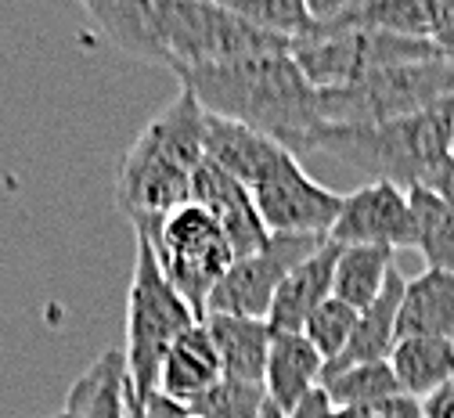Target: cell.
<instances>
[{
	"mask_svg": "<svg viewBox=\"0 0 454 418\" xmlns=\"http://www.w3.org/2000/svg\"><path fill=\"white\" fill-rule=\"evenodd\" d=\"M43 418H69V411L62 407V411H54V414H43Z\"/></svg>",
	"mask_w": 454,
	"mask_h": 418,
	"instance_id": "cell-37",
	"label": "cell"
},
{
	"mask_svg": "<svg viewBox=\"0 0 454 418\" xmlns=\"http://www.w3.org/2000/svg\"><path fill=\"white\" fill-rule=\"evenodd\" d=\"M184 418H202V414H195V411H188V414H184Z\"/></svg>",
	"mask_w": 454,
	"mask_h": 418,
	"instance_id": "cell-38",
	"label": "cell"
},
{
	"mask_svg": "<svg viewBox=\"0 0 454 418\" xmlns=\"http://www.w3.org/2000/svg\"><path fill=\"white\" fill-rule=\"evenodd\" d=\"M422 414L426 418H454V379H447L436 393H429L422 400Z\"/></svg>",
	"mask_w": 454,
	"mask_h": 418,
	"instance_id": "cell-32",
	"label": "cell"
},
{
	"mask_svg": "<svg viewBox=\"0 0 454 418\" xmlns=\"http://www.w3.org/2000/svg\"><path fill=\"white\" fill-rule=\"evenodd\" d=\"M12 4H15V0H12Z\"/></svg>",
	"mask_w": 454,
	"mask_h": 418,
	"instance_id": "cell-40",
	"label": "cell"
},
{
	"mask_svg": "<svg viewBox=\"0 0 454 418\" xmlns=\"http://www.w3.org/2000/svg\"><path fill=\"white\" fill-rule=\"evenodd\" d=\"M137 238H145L152 246L162 274L188 300V307L199 318H206L213 288L235 264V249L220 231V224L209 217V209H202L199 202H184L152 234H137Z\"/></svg>",
	"mask_w": 454,
	"mask_h": 418,
	"instance_id": "cell-6",
	"label": "cell"
},
{
	"mask_svg": "<svg viewBox=\"0 0 454 418\" xmlns=\"http://www.w3.org/2000/svg\"><path fill=\"white\" fill-rule=\"evenodd\" d=\"M202 325L209 328L223 379H242V383H260L267 375V357H270V325L260 318H239V314H206Z\"/></svg>",
	"mask_w": 454,
	"mask_h": 418,
	"instance_id": "cell-19",
	"label": "cell"
},
{
	"mask_svg": "<svg viewBox=\"0 0 454 418\" xmlns=\"http://www.w3.org/2000/svg\"><path fill=\"white\" fill-rule=\"evenodd\" d=\"M339 246H386V249H419V217L411 192L389 181H368L343 195L335 227L328 231Z\"/></svg>",
	"mask_w": 454,
	"mask_h": 418,
	"instance_id": "cell-11",
	"label": "cell"
},
{
	"mask_svg": "<svg viewBox=\"0 0 454 418\" xmlns=\"http://www.w3.org/2000/svg\"><path fill=\"white\" fill-rule=\"evenodd\" d=\"M404 285L408 278L401 271H389V281L382 288V296L364 307L357 314V328L347 343V350L335 357L332 365H325V379L343 372V368H354V365H372V361H389V353L396 346V339H401V328H396V321H401V300H404Z\"/></svg>",
	"mask_w": 454,
	"mask_h": 418,
	"instance_id": "cell-17",
	"label": "cell"
},
{
	"mask_svg": "<svg viewBox=\"0 0 454 418\" xmlns=\"http://www.w3.org/2000/svg\"><path fill=\"white\" fill-rule=\"evenodd\" d=\"M454 101V62H408L379 69L347 87L321 91V115L332 127H375Z\"/></svg>",
	"mask_w": 454,
	"mask_h": 418,
	"instance_id": "cell-5",
	"label": "cell"
},
{
	"mask_svg": "<svg viewBox=\"0 0 454 418\" xmlns=\"http://www.w3.org/2000/svg\"><path fill=\"white\" fill-rule=\"evenodd\" d=\"M426 188H429V192H436V195L447 202V209L454 213V155H450V159H447V162L429 177Z\"/></svg>",
	"mask_w": 454,
	"mask_h": 418,
	"instance_id": "cell-33",
	"label": "cell"
},
{
	"mask_svg": "<svg viewBox=\"0 0 454 418\" xmlns=\"http://www.w3.org/2000/svg\"><path fill=\"white\" fill-rule=\"evenodd\" d=\"M263 418H286V414H281L274 404H267V411H263Z\"/></svg>",
	"mask_w": 454,
	"mask_h": 418,
	"instance_id": "cell-36",
	"label": "cell"
},
{
	"mask_svg": "<svg viewBox=\"0 0 454 418\" xmlns=\"http://www.w3.org/2000/svg\"><path fill=\"white\" fill-rule=\"evenodd\" d=\"M321 383H325V357L314 350V343L303 332H274L267 375H263L267 400L281 414H289Z\"/></svg>",
	"mask_w": 454,
	"mask_h": 418,
	"instance_id": "cell-16",
	"label": "cell"
},
{
	"mask_svg": "<svg viewBox=\"0 0 454 418\" xmlns=\"http://www.w3.org/2000/svg\"><path fill=\"white\" fill-rule=\"evenodd\" d=\"M213 4L235 12L239 19L260 26V29L293 36L296 43L300 40H310L317 33V22L310 19L303 0H213Z\"/></svg>",
	"mask_w": 454,
	"mask_h": 418,
	"instance_id": "cell-26",
	"label": "cell"
},
{
	"mask_svg": "<svg viewBox=\"0 0 454 418\" xmlns=\"http://www.w3.org/2000/svg\"><path fill=\"white\" fill-rule=\"evenodd\" d=\"M192 202L209 209V217L220 224L227 242H231L235 260L253 256L270 242V231H267V224L256 209L253 192L239 181V177H231L223 166H216L213 159H202L199 170H195Z\"/></svg>",
	"mask_w": 454,
	"mask_h": 418,
	"instance_id": "cell-13",
	"label": "cell"
},
{
	"mask_svg": "<svg viewBox=\"0 0 454 418\" xmlns=\"http://www.w3.org/2000/svg\"><path fill=\"white\" fill-rule=\"evenodd\" d=\"M393 267L396 260H393V249L386 246H343L335 260L332 296L350 304L354 311H364L382 296Z\"/></svg>",
	"mask_w": 454,
	"mask_h": 418,
	"instance_id": "cell-23",
	"label": "cell"
},
{
	"mask_svg": "<svg viewBox=\"0 0 454 418\" xmlns=\"http://www.w3.org/2000/svg\"><path fill=\"white\" fill-rule=\"evenodd\" d=\"M267 390L260 383H242V379H220L213 390L195 397L188 411L202 418H263L267 411Z\"/></svg>",
	"mask_w": 454,
	"mask_h": 418,
	"instance_id": "cell-27",
	"label": "cell"
},
{
	"mask_svg": "<svg viewBox=\"0 0 454 418\" xmlns=\"http://www.w3.org/2000/svg\"><path fill=\"white\" fill-rule=\"evenodd\" d=\"M195 101L220 119L281 141L289 152H303L310 134L325 123L321 91L307 80L293 51L253 54L223 66L177 69L174 73Z\"/></svg>",
	"mask_w": 454,
	"mask_h": 418,
	"instance_id": "cell-1",
	"label": "cell"
},
{
	"mask_svg": "<svg viewBox=\"0 0 454 418\" xmlns=\"http://www.w3.org/2000/svg\"><path fill=\"white\" fill-rule=\"evenodd\" d=\"M293 58L307 80L325 91V87H347L357 83L379 69L389 66H408V62H433L443 58L433 40L419 36H401L389 29H339V33H321L310 40H300Z\"/></svg>",
	"mask_w": 454,
	"mask_h": 418,
	"instance_id": "cell-7",
	"label": "cell"
},
{
	"mask_svg": "<svg viewBox=\"0 0 454 418\" xmlns=\"http://www.w3.org/2000/svg\"><path fill=\"white\" fill-rule=\"evenodd\" d=\"M321 386H325L328 400H332L339 411H343V407H364V404H375V400H386V397L401 393L389 361H372V365L343 368V372L328 375Z\"/></svg>",
	"mask_w": 454,
	"mask_h": 418,
	"instance_id": "cell-25",
	"label": "cell"
},
{
	"mask_svg": "<svg viewBox=\"0 0 454 418\" xmlns=\"http://www.w3.org/2000/svg\"><path fill=\"white\" fill-rule=\"evenodd\" d=\"M433 43L440 47V54L447 58V62H454V22H447V26L433 36Z\"/></svg>",
	"mask_w": 454,
	"mask_h": 418,
	"instance_id": "cell-34",
	"label": "cell"
},
{
	"mask_svg": "<svg viewBox=\"0 0 454 418\" xmlns=\"http://www.w3.org/2000/svg\"><path fill=\"white\" fill-rule=\"evenodd\" d=\"M411 206L419 217V253L426 267L454 274V213L426 185L411 188Z\"/></svg>",
	"mask_w": 454,
	"mask_h": 418,
	"instance_id": "cell-24",
	"label": "cell"
},
{
	"mask_svg": "<svg viewBox=\"0 0 454 418\" xmlns=\"http://www.w3.org/2000/svg\"><path fill=\"white\" fill-rule=\"evenodd\" d=\"M66 411L69 418H130V379L123 350H105L73 383Z\"/></svg>",
	"mask_w": 454,
	"mask_h": 418,
	"instance_id": "cell-20",
	"label": "cell"
},
{
	"mask_svg": "<svg viewBox=\"0 0 454 418\" xmlns=\"http://www.w3.org/2000/svg\"><path fill=\"white\" fill-rule=\"evenodd\" d=\"M454 101L422 115L389 119L375 127H332L321 123L303 152L328 155L372 181H389L396 188H422L429 177L450 159Z\"/></svg>",
	"mask_w": 454,
	"mask_h": 418,
	"instance_id": "cell-3",
	"label": "cell"
},
{
	"mask_svg": "<svg viewBox=\"0 0 454 418\" xmlns=\"http://www.w3.org/2000/svg\"><path fill=\"white\" fill-rule=\"evenodd\" d=\"M220 379H223V365H220L216 343H213L209 328L199 321L169 346L162 372H159V393H166L169 400L192 404L195 397L213 390Z\"/></svg>",
	"mask_w": 454,
	"mask_h": 418,
	"instance_id": "cell-18",
	"label": "cell"
},
{
	"mask_svg": "<svg viewBox=\"0 0 454 418\" xmlns=\"http://www.w3.org/2000/svg\"><path fill=\"white\" fill-rule=\"evenodd\" d=\"M177 0H80L101 36L148 66L169 69V15Z\"/></svg>",
	"mask_w": 454,
	"mask_h": 418,
	"instance_id": "cell-12",
	"label": "cell"
},
{
	"mask_svg": "<svg viewBox=\"0 0 454 418\" xmlns=\"http://www.w3.org/2000/svg\"><path fill=\"white\" fill-rule=\"evenodd\" d=\"M450 155H454V134H450Z\"/></svg>",
	"mask_w": 454,
	"mask_h": 418,
	"instance_id": "cell-39",
	"label": "cell"
},
{
	"mask_svg": "<svg viewBox=\"0 0 454 418\" xmlns=\"http://www.w3.org/2000/svg\"><path fill=\"white\" fill-rule=\"evenodd\" d=\"M401 335H440L454 339V274L426 267L408 278L401 300Z\"/></svg>",
	"mask_w": 454,
	"mask_h": 418,
	"instance_id": "cell-22",
	"label": "cell"
},
{
	"mask_svg": "<svg viewBox=\"0 0 454 418\" xmlns=\"http://www.w3.org/2000/svg\"><path fill=\"white\" fill-rule=\"evenodd\" d=\"M357 314L350 304L335 300V296H328V300L310 314V321L303 325V335L314 343V350L325 357V365H332L339 353L347 350L354 328H357Z\"/></svg>",
	"mask_w": 454,
	"mask_h": 418,
	"instance_id": "cell-28",
	"label": "cell"
},
{
	"mask_svg": "<svg viewBox=\"0 0 454 418\" xmlns=\"http://www.w3.org/2000/svg\"><path fill=\"white\" fill-rule=\"evenodd\" d=\"M303 4H307L310 19L317 22V29H325V26L339 22V19H347V15H354V12L368 8V4H375V0H303ZM314 36H317V33H314Z\"/></svg>",
	"mask_w": 454,
	"mask_h": 418,
	"instance_id": "cell-30",
	"label": "cell"
},
{
	"mask_svg": "<svg viewBox=\"0 0 454 418\" xmlns=\"http://www.w3.org/2000/svg\"><path fill=\"white\" fill-rule=\"evenodd\" d=\"M286 155H289V148L281 141L206 112V159H213L231 177H239L249 192L256 185H263Z\"/></svg>",
	"mask_w": 454,
	"mask_h": 418,
	"instance_id": "cell-14",
	"label": "cell"
},
{
	"mask_svg": "<svg viewBox=\"0 0 454 418\" xmlns=\"http://www.w3.org/2000/svg\"><path fill=\"white\" fill-rule=\"evenodd\" d=\"M389 368L401 393L426 400L447 379H454V339L440 335H401L389 353Z\"/></svg>",
	"mask_w": 454,
	"mask_h": 418,
	"instance_id": "cell-21",
	"label": "cell"
},
{
	"mask_svg": "<svg viewBox=\"0 0 454 418\" xmlns=\"http://www.w3.org/2000/svg\"><path fill=\"white\" fill-rule=\"evenodd\" d=\"M286 418H339V407L328 400V393H325V386H317L310 397H303Z\"/></svg>",
	"mask_w": 454,
	"mask_h": 418,
	"instance_id": "cell-31",
	"label": "cell"
},
{
	"mask_svg": "<svg viewBox=\"0 0 454 418\" xmlns=\"http://www.w3.org/2000/svg\"><path fill=\"white\" fill-rule=\"evenodd\" d=\"M339 242H321L303 264H296L289 271V278L281 281L267 325L270 332H303V325L310 321V314L332 296V281H335V260H339Z\"/></svg>",
	"mask_w": 454,
	"mask_h": 418,
	"instance_id": "cell-15",
	"label": "cell"
},
{
	"mask_svg": "<svg viewBox=\"0 0 454 418\" xmlns=\"http://www.w3.org/2000/svg\"><path fill=\"white\" fill-rule=\"evenodd\" d=\"M202 318L188 307L184 296L162 274L152 246L137 238L134 278L127 288V379L134 386L137 404H145L159 390V372L169 346Z\"/></svg>",
	"mask_w": 454,
	"mask_h": 418,
	"instance_id": "cell-4",
	"label": "cell"
},
{
	"mask_svg": "<svg viewBox=\"0 0 454 418\" xmlns=\"http://www.w3.org/2000/svg\"><path fill=\"white\" fill-rule=\"evenodd\" d=\"M339 418H426V414H422V400L396 393V397H386V400H375L364 407H343Z\"/></svg>",
	"mask_w": 454,
	"mask_h": 418,
	"instance_id": "cell-29",
	"label": "cell"
},
{
	"mask_svg": "<svg viewBox=\"0 0 454 418\" xmlns=\"http://www.w3.org/2000/svg\"><path fill=\"white\" fill-rule=\"evenodd\" d=\"M253 199H256V209L270 234L328 238V231L339 220V209H343V195L317 185L303 170L296 152H289L267 181L253 188Z\"/></svg>",
	"mask_w": 454,
	"mask_h": 418,
	"instance_id": "cell-10",
	"label": "cell"
},
{
	"mask_svg": "<svg viewBox=\"0 0 454 418\" xmlns=\"http://www.w3.org/2000/svg\"><path fill=\"white\" fill-rule=\"evenodd\" d=\"M321 242H328V238H317V234H270V242L260 253L235 260L231 271L220 278V285L213 288L209 304H206V314H239V318L267 321L281 281H286L289 271L296 264H303Z\"/></svg>",
	"mask_w": 454,
	"mask_h": 418,
	"instance_id": "cell-9",
	"label": "cell"
},
{
	"mask_svg": "<svg viewBox=\"0 0 454 418\" xmlns=\"http://www.w3.org/2000/svg\"><path fill=\"white\" fill-rule=\"evenodd\" d=\"M278 51H296V40L260 29L213 0H177L169 15V69L174 73Z\"/></svg>",
	"mask_w": 454,
	"mask_h": 418,
	"instance_id": "cell-8",
	"label": "cell"
},
{
	"mask_svg": "<svg viewBox=\"0 0 454 418\" xmlns=\"http://www.w3.org/2000/svg\"><path fill=\"white\" fill-rule=\"evenodd\" d=\"M206 159V108L192 91L169 101L127 148L116 209L127 217L134 234H152L177 206L192 202L195 170Z\"/></svg>",
	"mask_w": 454,
	"mask_h": 418,
	"instance_id": "cell-2",
	"label": "cell"
},
{
	"mask_svg": "<svg viewBox=\"0 0 454 418\" xmlns=\"http://www.w3.org/2000/svg\"><path fill=\"white\" fill-rule=\"evenodd\" d=\"M130 418H145V411H141V404L134 397V386H130Z\"/></svg>",
	"mask_w": 454,
	"mask_h": 418,
	"instance_id": "cell-35",
	"label": "cell"
}]
</instances>
